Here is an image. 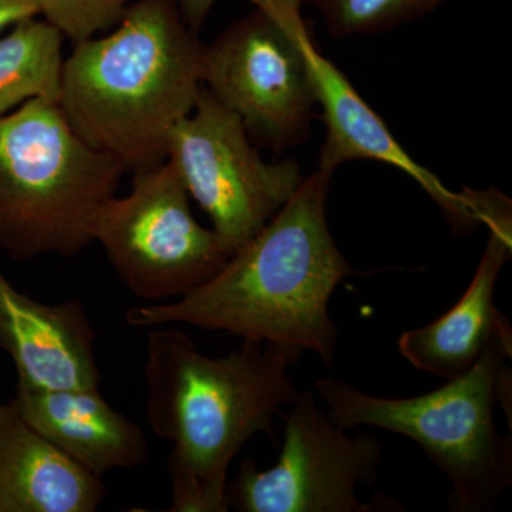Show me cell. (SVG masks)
<instances>
[{
    "mask_svg": "<svg viewBox=\"0 0 512 512\" xmlns=\"http://www.w3.org/2000/svg\"><path fill=\"white\" fill-rule=\"evenodd\" d=\"M96 330L79 299L42 303L0 272V349L15 363L23 390L99 387Z\"/></svg>",
    "mask_w": 512,
    "mask_h": 512,
    "instance_id": "7c38bea8",
    "label": "cell"
},
{
    "mask_svg": "<svg viewBox=\"0 0 512 512\" xmlns=\"http://www.w3.org/2000/svg\"><path fill=\"white\" fill-rule=\"evenodd\" d=\"M167 160L231 255L264 229L305 178L295 160L266 163L237 114L204 84L194 109L171 130Z\"/></svg>",
    "mask_w": 512,
    "mask_h": 512,
    "instance_id": "9c48e42d",
    "label": "cell"
},
{
    "mask_svg": "<svg viewBox=\"0 0 512 512\" xmlns=\"http://www.w3.org/2000/svg\"><path fill=\"white\" fill-rule=\"evenodd\" d=\"M204 50L174 0H138L109 35L76 43L63 63L60 107L87 144L124 170L154 167L194 109Z\"/></svg>",
    "mask_w": 512,
    "mask_h": 512,
    "instance_id": "3957f363",
    "label": "cell"
},
{
    "mask_svg": "<svg viewBox=\"0 0 512 512\" xmlns=\"http://www.w3.org/2000/svg\"><path fill=\"white\" fill-rule=\"evenodd\" d=\"M255 9L205 47L202 84L237 114L255 146L281 154L311 136L315 40L305 0H251Z\"/></svg>",
    "mask_w": 512,
    "mask_h": 512,
    "instance_id": "8992f818",
    "label": "cell"
},
{
    "mask_svg": "<svg viewBox=\"0 0 512 512\" xmlns=\"http://www.w3.org/2000/svg\"><path fill=\"white\" fill-rule=\"evenodd\" d=\"M39 15L33 0H0V36L8 28H13L22 20Z\"/></svg>",
    "mask_w": 512,
    "mask_h": 512,
    "instance_id": "ac0fdd59",
    "label": "cell"
},
{
    "mask_svg": "<svg viewBox=\"0 0 512 512\" xmlns=\"http://www.w3.org/2000/svg\"><path fill=\"white\" fill-rule=\"evenodd\" d=\"M23 419L93 476L131 470L148 460L144 431L103 399L99 387L16 389Z\"/></svg>",
    "mask_w": 512,
    "mask_h": 512,
    "instance_id": "4fadbf2b",
    "label": "cell"
},
{
    "mask_svg": "<svg viewBox=\"0 0 512 512\" xmlns=\"http://www.w3.org/2000/svg\"><path fill=\"white\" fill-rule=\"evenodd\" d=\"M133 174L130 192L97 211L93 242L136 298L174 301L214 278L231 254L214 229L195 220L170 161Z\"/></svg>",
    "mask_w": 512,
    "mask_h": 512,
    "instance_id": "52a82bcc",
    "label": "cell"
},
{
    "mask_svg": "<svg viewBox=\"0 0 512 512\" xmlns=\"http://www.w3.org/2000/svg\"><path fill=\"white\" fill-rule=\"evenodd\" d=\"M333 39L376 35L429 15L447 0H305Z\"/></svg>",
    "mask_w": 512,
    "mask_h": 512,
    "instance_id": "2e32d148",
    "label": "cell"
},
{
    "mask_svg": "<svg viewBox=\"0 0 512 512\" xmlns=\"http://www.w3.org/2000/svg\"><path fill=\"white\" fill-rule=\"evenodd\" d=\"M311 72L316 103L322 109L326 127L320 171L333 175L340 165L357 160L392 165L412 177L429 194L453 232L463 235L480 227L471 188L450 191L437 175L414 161L399 146L382 117L353 89L348 77L320 55L318 47L311 53Z\"/></svg>",
    "mask_w": 512,
    "mask_h": 512,
    "instance_id": "8fae6325",
    "label": "cell"
},
{
    "mask_svg": "<svg viewBox=\"0 0 512 512\" xmlns=\"http://www.w3.org/2000/svg\"><path fill=\"white\" fill-rule=\"evenodd\" d=\"M511 357L512 329L495 336L467 372L434 392L389 399L332 377L316 379L313 390L336 426L375 427L419 444L450 481L448 510L488 512L512 484V439L494 420L500 404L511 424Z\"/></svg>",
    "mask_w": 512,
    "mask_h": 512,
    "instance_id": "277c9868",
    "label": "cell"
},
{
    "mask_svg": "<svg viewBox=\"0 0 512 512\" xmlns=\"http://www.w3.org/2000/svg\"><path fill=\"white\" fill-rule=\"evenodd\" d=\"M63 35L46 20L30 18L0 36V117L30 99L59 101Z\"/></svg>",
    "mask_w": 512,
    "mask_h": 512,
    "instance_id": "9a60e30c",
    "label": "cell"
},
{
    "mask_svg": "<svg viewBox=\"0 0 512 512\" xmlns=\"http://www.w3.org/2000/svg\"><path fill=\"white\" fill-rule=\"evenodd\" d=\"M217 2L218 0H174L181 16H183L185 25L195 33L200 32L205 20L210 15L211 9L214 8Z\"/></svg>",
    "mask_w": 512,
    "mask_h": 512,
    "instance_id": "d6986e66",
    "label": "cell"
},
{
    "mask_svg": "<svg viewBox=\"0 0 512 512\" xmlns=\"http://www.w3.org/2000/svg\"><path fill=\"white\" fill-rule=\"evenodd\" d=\"M379 440L366 431L349 436L320 409L315 390H303L285 417L278 461L259 470L242 461L228 481L229 510L239 512L406 511L396 498L362 503L357 490L375 484L382 463Z\"/></svg>",
    "mask_w": 512,
    "mask_h": 512,
    "instance_id": "ba28073f",
    "label": "cell"
},
{
    "mask_svg": "<svg viewBox=\"0 0 512 512\" xmlns=\"http://www.w3.org/2000/svg\"><path fill=\"white\" fill-rule=\"evenodd\" d=\"M303 350L242 340L225 356H208L178 325L147 335V420L171 444L170 512L228 511L229 467L252 437L271 433L274 416L296 402L289 370Z\"/></svg>",
    "mask_w": 512,
    "mask_h": 512,
    "instance_id": "7a4b0ae2",
    "label": "cell"
},
{
    "mask_svg": "<svg viewBox=\"0 0 512 512\" xmlns=\"http://www.w3.org/2000/svg\"><path fill=\"white\" fill-rule=\"evenodd\" d=\"M124 173L73 130L59 101H25L0 117V249L13 261L80 254Z\"/></svg>",
    "mask_w": 512,
    "mask_h": 512,
    "instance_id": "5b68a950",
    "label": "cell"
},
{
    "mask_svg": "<svg viewBox=\"0 0 512 512\" xmlns=\"http://www.w3.org/2000/svg\"><path fill=\"white\" fill-rule=\"evenodd\" d=\"M106 493L23 419L15 399L0 403V512H94Z\"/></svg>",
    "mask_w": 512,
    "mask_h": 512,
    "instance_id": "5bb4252c",
    "label": "cell"
},
{
    "mask_svg": "<svg viewBox=\"0 0 512 512\" xmlns=\"http://www.w3.org/2000/svg\"><path fill=\"white\" fill-rule=\"evenodd\" d=\"M47 23L74 43L110 30L123 18L130 0H33Z\"/></svg>",
    "mask_w": 512,
    "mask_h": 512,
    "instance_id": "e0dca14e",
    "label": "cell"
},
{
    "mask_svg": "<svg viewBox=\"0 0 512 512\" xmlns=\"http://www.w3.org/2000/svg\"><path fill=\"white\" fill-rule=\"evenodd\" d=\"M483 225L488 228L487 245L460 301L434 322L407 330L399 339L400 355L410 365L444 380L463 375L495 336L512 329L494 299L501 269L511 258L512 204L495 188L485 202Z\"/></svg>",
    "mask_w": 512,
    "mask_h": 512,
    "instance_id": "30bf717a",
    "label": "cell"
},
{
    "mask_svg": "<svg viewBox=\"0 0 512 512\" xmlns=\"http://www.w3.org/2000/svg\"><path fill=\"white\" fill-rule=\"evenodd\" d=\"M332 177L318 170L303 178L285 207L214 278L174 301L131 308L128 325H190L279 343L311 352L332 367L339 332L330 299L356 274L326 217Z\"/></svg>",
    "mask_w": 512,
    "mask_h": 512,
    "instance_id": "6da1fadb",
    "label": "cell"
}]
</instances>
